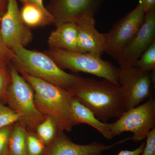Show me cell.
<instances>
[{
	"mask_svg": "<svg viewBox=\"0 0 155 155\" xmlns=\"http://www.w3.org/2000/svg\"><path fill=\"white\" fill-rule=\"evenodd\" d=\"M140 2L135 8L119 19L107 33L105 34V52L117 60L140 28L145 17Z\"/></svg>",
	"mask_w": 155,
	"mask_h": 155,
	"instance_id": "cell-7",
	"label": "cell"
},
{
	"mask_svg": "<svg viewBox=\"0 0 155 155\" xmlns=\"http://www.w3.org/2000/svg\"><path fill=\"white\" fill-rule=\"evenodd\" d=\"M23 3H29L34 4L41 8L42 10L45 12H49L45 7L43 4V0H21Z\"/></svg>",
	"mask_w": 155,
	"mask_h": 155,
	"instance_id": "cell-28",
	"label": "cell"
},
{
	"mask_svg": "<svg viewBox=\"0 0 155 155\" xmlns=\"http://www.w3.org/2000/svg\"><path fill=\"white\" fill-rule=\"evenodd\" d=\"M141 155H155V127L148 134Z\"/></svg>",
	"mask_w": 155,
	"mask_h": 155,
	"instance_id": "cell-25",
	"label": "cell"
},
{
	"mask_svg": "<svg viewBox=\"0 0 155 155\" xmlns=\"http://www.w3.org/2000/svg\"><path fill=\"white\" fill-rule=\"evenodd\" d=\"M35 131L47 147L52 142L60 130L54 120L51 116H47L45 119L38 125Z\"/></svg>",
	"mask_w": 155,
	"mask_h": 155,
	"instance_id": "cell-18",
	"label": "cell"
},
{
	"mask_svg": "<svg viewBox=\"0 0 155 155\" xmlns=\"http://www.w3.org/2000/svg\"><path fill=\"white\" fill-rule=\"evenodd\" d=\"M145 144V142H143L138 147L133 150H122L118 153L117 155H141Z\"/></svg>",
	"mask_w": 155,
	"mask_h": 155,
	"instance_id": "cell-26",
	"label": "cell"
},
{
	"mask_svg": "<svg viewBox=\"0 0 155 155\" xmlns=\"http://www.w3.org/2000/svg\"><path fill=\"white\" fill-rule=\"evenodd\" d=\"M155 125V101L151 96L141 105L125 111L117 121L111 123L112 137L125 132H131L130 139L135 142L146 138Z\"/></svg>",
	"mask_w": 155,
	"mask_h": 155,
	"instance_id": "cell-6",
	"label": "cell"
},
{
	"mask_svg": "<svg viewBox=\"0 0 155 155\" xmlns=\"http://www.w3.org/2000/svg\"><path fill=\"white\" fill-rule=\"evenodd\" d=\"M4 107H5V106L3 105L2 104H1V103H0V110H1V109H2V108Z\"/></svg>",
	"mask_w": 155,
	"mask_h": 155,
	"instance_id": "cell-30",
	"label": "cell"
},
{
	"mask_svg": "<svg viewBox=\"0 0 155 155\" xmlns=\"http://www.w3.org/2000/svg\"><path fill=\"white\" fill-rule=\"evenodd\" d=\"M13 127L11 125L0 129V155H9V138Z\"/></svg>",
	"mask_w": 155,
	"mask_h": 155,
	"instance_id": "cell-24",
	"label": "cell"
},
{
	"mask_svg": "<svg viewBox=\"0 0 155 155\" xmlns=\"http://www.w3.org/2000/svg\"><path fill=\"white\" fill-rule=\"evenodd\" d=\"M8 65L0 64V101L6 103V97L11 76Z\"/></svg>",
	"mask_w": 155,
	"mask_h": 155,
	"instance_id": "cell-21",
	"label": "cell"
},
{
	"mask_svg": "<svg viewBox=\"0 0 155 155\" xmlns=\"http://www.w3.org/2000/svg\"><path fill=\"white\" fill-rule=\"evenodd\" d=\"M152 75L135 66H120L118 83L122 89L126 111L151 96Z\"/></svg>",
	"mask_w": 155,
	"mask_h": 155,
	"instance_id": "cell-8",
	"label": "cell"
},
{
	"mask_svg": "<svg viewBox=\"0 0 155 155\" xmlns=\"http://www.w3.org/2000/svg\"><path fill=\"white\" fill-rule=\"evenodd\" d=\"M20 14L23 22L29 28L41 27L54 23V18L50 13L31 3H23Z\"/></svg>",
	"mask_w": 155,
	"mask_h": 155,
	"instance_id": "cell-16",
	"label": "cell"
},
{
	"mask_svg": "<svg viewBox=\"0 0 155 155\" xmlns=\"http://www.w3.org/2000/svg\"><path fill=\"white\" fill-rule=\"evenodd\" d=\"M3 12L0 10V19H1V17H2V15H3Z\"/></svg>",
	"mask_w": 155,
	"mask_h": 155,
	"instance_id": "cell-31",
	"label": "cell"
},
{
	"mask_svg": "<svg viewBox=\"0 0 155 155\" xmlns=\"http://www.w3.org/2000/svg\"><path fill=\"white\" fill-rule=\"evenodd\" d=\"M130 138L127 137L110 145L97 142L88 144H78L72 142L64 131H60L52 142L46 147L44 155H101L104 151L122 144Z\"/></svg>",
	"mask_w": 155,
	"mask_h": 155,
	"instance_id": "cell-12",
	"label": "cell"
},
{
	"mask_svg": "<svg viewBox=\"0 0 155 155\" xmlns=\"http://www.w3.org/2000/svg\"><path fill=\"white\" fill-rule=\"evenodd\" d=\"M106 0H51L46 8L57 26L76 22L83 17H94Z\"/></svg>",
	"mask_w": 155,
	"mask_h": 155,
	"instance_id": "cell-10",
	"label": "cell"
},
{
	"mask_svg": "<svg viewBox=\"0 0 155 155\" xmlns=\"http://www.w3.org/2000/svg\"><path fill=\"white\" fill-rule=\"evenodd\" d=\"M142 4L145 14L155 10V0H140Z\"/></svg>",
	"mask_w": 155,
	"mask_h": 155,
	"instance_id": "cell-27",
	"label": "cell"
},
{
	"mask_svg": "<svg viewBox=\"0 0 155 155\" xmlns=\"http://www.w3.org/2000/svg\"><path fill=\"white\" fill-rule=\"evenodd\" d=\"M75 22L79 52L101 56L105 49V35L97 30L94 17H82Z\"/></svg>",
	"mask_w": 155,
	"mask_h": 155,
	"instance_id": "cell-13",
	"label": "cell"
},
{
	"mask_svg": "<svg viewBox=\"0 0 155 155\" xmlns=\"http://www.w3.org/2000/svg\"><path fill=\"white\" fill-rule=\"evenodd\" d=\"M46 54L62 69L89 73L119 85V68L110 62L103 60L101 56L91 53L69 51L51 48Z\"/></svg>",
	"mask_w": 155,
	"mask_h": 155,
	"instance_id": "cell-5",
	"label": "cell"
},
{
	"mask_svg": "<svg viewBox=\"0 0 155 155\" xmlns=\"http://www.w3.org/2000/svg\"><path fill=\"white\" fill-rule=\"evenodd\" d=\"M27 127L18 122L14 126L9 138V155H28L26 150Z\"/></svg>",
	"mask_w": 155,
	"mask_h": 155,
	"instance_id": "cell-17",
	"label": "cell"
},
{
	"mask_svg": "<svg viewBox=\"0 0 155 155\" xmlns=\"http://www.w3.org/2000/svg\"><path fill=\"white\" fill-rule=\"evenodd\" d=\"M20 120V116L11 108L5 106L0 110V129L13 125Z\"/></svg>",
	"mask_w": 155,
	"mask_h": 155,
	"instance_id": "cell-22",
	"label": "cell"
},
{
	"mask_svg": "<svg viewBox=\"0 0 155 155\" xmlns=\"http://www.w3.org/2000/svg\"><path fill=\"white\" fill-rule=\"evenodd\" d=\"M48 44L51 48L79 52L76 22H66L57 26L50 34Z\"/></svg>",
	"mask_w": 155,
	"mask_h": 155,
	"instance_id": "cell-15",
	"label": "cell"
},
{
	"mask_svg": "<svg viewBox=\"0 0 155 155\" xmlns=\"http://www.w3.org/2000/svg\"><path fill=\"white\" fill-rule=\"evenodd\" d=\"M72 92L101 122L119 119L126 111L121 87L110 81L83 78Z\"/></svg>",
	"mask_w": 155,
	"mask_h": 155,
	"instance_id": "cell-1",
	"label": "cell"
},
{
	"mask_svg": "<svg viewBox=\"0 0 155 155\" xmlns=\"http://www.w3.org/2000/svg\"><path fill=\"white\" fill-rule=\"evenodd\" d=\"M0 32L13 51L18 46L25 47L32 41V32L22 20L17 0H7L6 11L0 19Z\"/></svg>",
	"mask_w": 155,
	"mask_h": 155,
	"instance_id": "cell-9",
	"label": "cell"
},
{
	"mask_svg": "<svg viewBox=\"0 0 155 155\" xmlns=\"http://www.w3.org/2000/svg\"><path fill=\"white\" fill-rule=\"evenodd\" d=\"M155 41V10L146 14L144 21L131 41L117 60L120 66H134Z\"/></svg>",
	"mask_w": 155,
	"mask_h": 155,
	"instance_id": "cell-11",
	"label": "cell"
},
{
	"mask_svg": "<svg viewBox=\"0 0 155 155\" xmlns=\"http://www.w3.org/2000/svg\"><path fill=\"white\" fill-rule=\"evenodd\" d=\"M9 69L11 81L7 91L6 103L9 108L20 116L19 122L35 132L46 116L37 108L34 91L30 84L13 64H10Z\"/></svg>",
	"mask_w": 155,
	"mask_h": 155,
	"instance_id": "cell-4",
	"label": "cell"
},
{
	"mask_svg": "<svg viewBox=\"0 0 155 155\" xmlns=\"http://www.w3.org/2000/svg\"><path fill=\"white\" fill-rule=\"evenodd\" d=\"M14 57V51L6 45L0 32V64L9 65Z\"/></svg>",
	"mask_w": 155,
	"mask_h": 155,
	"instance_id": "cell-23",
	"label": "cell"
},
{
	"mask_svg": "<svg viewBox=\"0 0 155 155\" xmlns=\"http://www.w3.org/2000/svg\"><path fill=\"white\" fill-rule=\"evenodd\" d=\"M13 51L15 57L12 62L19 72H25L72 92L82 82V77L65 72L47 54L23 46L17 47Z\"/></svg>",
	"mask_w": 155,
	"mask_h": 155,
	"instance_id": "cell-2",
	"label": "cell"
},
{
	"mask_svg": "<svg viewBox=\"0 0 155 155\" xmlns=\"http://www.w3.org/2000/svg\"><path fill=\"white\" fill-rule=\"evenodd\" d=\"M134 66L145 72L155 71V41L141 55Z\"/></svg>",
	"mask_w": 155,
	"mask_h": 155,
	"instance_id": "cell-20",
	"label": "cell"
},
{
	"mask_svg": "<svg viewBox=\"0 0 155 155\" xmlns=\"http://www.w3.org/2000/svg\"><path fill=\"white\" fill-rule=\"evenodd\" d=\"M5 6V0H0V10L2 12Z\"/></svg>",
	"mask_w": 155,
	"mask_h": 155,
	"instance_id": "cell-29",
	"label": "cell"
},
{
	"mask_svg": "<svg viewBox=\"0 0 155 155\" xmlns=\"http://www.w3.org/2000/svg\"><path fill=\"white\" fill-rule=\"evenodd\" d=\"M68 110L73 126L87 124L96 129L107 139L113 138L110 131L111 123L99 120L91 110L75 95L69 100Z\"/></svg>",
	"mask_w": 155,
	"mask_h": 155,
	"instance_id": "cell-14",
	"label": "cell"
},
{
	"mask_svg": "<svg viewBox=\"0 0 155 155\" xmlns=\"http://www.w3.org/2000/svg\"><path fill=\"white\" fill-rule=\"evenodd\" d=\"M46 146L35 131L27 128L26 150L28 155H44Z\"/></svg>",
	"mask_w": 155,
	"mask_h": 155,
	"instance_id": "cell-19",
	"label": "cell"
},
{
	"mask_svg": "<svg viewBox=\"0 0 155 155\" xmlns=\"http://www.w3.org/2000/svg\"><path fill=\"white\" fill-rule=\"evenodd\" d=\"M19 72L33 88L35 102L38 111L51 117L60 131H71L73 126L68 104L74 95L73 92L25 72Z\"/></svg>",
	"mask_w": 155,
	"mask_h": 155,
	"instance_id": "cell-3",
	"label": "cell"
}]
</instances>
